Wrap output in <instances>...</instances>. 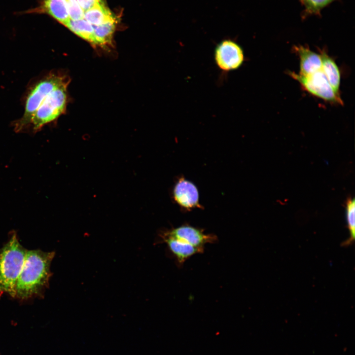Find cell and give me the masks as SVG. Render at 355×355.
Segmentation results:
<instances>
[{
  "mask_svg": "<svg viewBox=\"0 0 355 355\" xmlns=\"http://www.w3.org/2000/svg\"><path fill=\"white\" fill-rule=\"evenodd\" d=\"M55 254L54 251L27 250L16 284L15 298L25 301L43 296L51 277L50 266Z\"/></svg>",
  "mask_w": 355,
  "mask_h": 355,
  "instance_id": "1",
  "label": "cell"
},
{
  "mask_svg": "<svg viewBox=\"0 0 355 355\" xmlns=\"http://www.w3.org/2000/svg\"><path fill=\"white\" fill-rule=\"evenodd\" d=\"M17 234H11L0 249V296L7 294L14 298L17 279L22 269L27 252Z\"/></svg>",
  "mask_w": 355,
  "mask_h": 355,
  "instance_id": "2",
  "label": "cell"
},
{
  "mask_svg": "<svg viewBox=\"0 0 355 355\" xmlns=\"http://www.w3.org/2000/svg\"><path fill=\"white\" fill-rule=\"evenodd\" d=\"M68 84V81L61 84L45 97L33 114L29 128L36 132L63 112L67 103Z\"/></svg>",
  "mask_w": 355,
  "mask_h": 355,
  "instance_id": "3",
  "label": "cell"
},
{
  "mask_svg": "<svg viewBox=\"0 0 355 355\" xmlns=\"http://www.w3.org/2000/svg\"><path fill=\"white\" fill-rule=\"evenodd\" d=\"M66 81L65 76L51 73L37 83L28 96L23 116L15 123V131L21 132L29 128L33 114L43 100L55 88Z\"/></svg>",
  "mask_w": 355,
  "mask_h": 355,
  "instance_id": "4",
  "label": "cell"
},
{
  "mask_svg": "<svg viewBox=\"0 0 355 355\" xmlns=\"http://www.w3.org/2000/svg\"><path fill=\"white\" fill-rule=\"evenodd\" d=\"M288 73L312 95L328 102L343 105L339 94L333 89L321 70L308 75L291 71Z\"/></svg>",
  "mask_w": 355,
  "mask_h": 355,
  "instance_id": "5",
  "label": "cell"
},
{
  "mask_svg": "<svg viewBox=\"0 0 355 355\" xmlns=\"http://www.w3.org/2000/svg\"><path fill=\"white\" fill-rule=\"evenodd\" d=\"M214 60L217 67L222 72L235 71L244 63V51L241 46L232 39H224L215 48Z\"/></svg>",
  "mask_w": 355,
  "mask_h": 355,
  "instance_id": "6",
  "label": "cell"
},
{
  "mask_svg": "<svg viewBox=\"0 0 355 355\" xmlns=\"http://www.w3.org/2000/svg\"><path fill=\"white\" fill-rule=\"evenodd\" d=\"M161 234L172 237L186 242L194 247L204 248L208 243L216 241V237L212 234H206L200 229L188 225H183Z\"/></svg>",
  "mask_w": 355,
  "mask_h": 355,
  "instance_id": "7",
  "label": "cell"
},
{
  "mask_svg": "<svg viewBox=\"0 0 355 355\" xmlns=\"http://www.w3.org/2000/svg\"><path fill=\"white\" fill-rule=\"evenodd\" d=\"M174 197L178 204L187 209L197 207L199 204L197 189L191 182L179 180L174 189Z\"/></svg>",
  "mask_w": 355,
  "mask_h": 355,
  "instance_id": "8",
  "label": "cell"
},
{
  "mask_svg": "<svg viewBox=\"0 0 355 355\" xmlns=\"http://www.w3.org/2000/svg\"><path fill=\"white\" fill-rule=\"evenodd\" d=\"M160 238L162 242L167 244L179 264H183L191 256L203 251V248L194 247L172 237L161 234Z\"/></svg>",
  "mask_w": 355,
  "mask_h": 355,
  "instance_id": "9",
  "label": "cell"
},
{
  "mask_svg": "<svg viewBox=\"0 0 355 355\" xmlns=\"http://www.w3.org/2000/svg\"><path fill=\"white\" fill-rule=\"evenodd\" d=\"M294 49L300 58V74L308 75L321 69V59L320 54L301 45L296 46Z\"/></svg>",
  "mask_w": 355,
  "mask_h": 355,
  "instance_id": "10",
  "label": "cell"
},
{
  "mask_svg": "<svg viewBox=\"0 0 355 355\" xmlns=\"http://www.w3.org/2000/svg\"><path fill=\"white\" fill-rule=\"evenodd\" d=\"M320 55L322 63L321 70L335 91L339 94L341 75L338 67L334 60L324 51H321Z\"/></svg>",
  "mask_w": 355,
  "mask_h": 355,
  "instance_id": "11",
  "label": "cell"
},
{
  "mask_svg": "<svg viewBox=\"0 0 355 355\" xmlns=\"http://www.w3.org/2000/svg\"><path fill=\"white\" fill-rule=\"evenodd\" d=\"M110 11L103 2L98 3L84 13L83 19L95 28L105 22L114 18Z\"/></svg>",
  "mask_w": 355,
  "mask_h": 355,
  "instance_id": "12",
  "label": "cell"
},
{
  "mask_svg": "<svg viewBox=\"0 0 355 355\" xmlns=\"http://www.w3.org/2000/svg\"><path fill=\"white\" fill-rule=\"evenodd\" d=\"M43 7L49 15L64 25L70 20L67 0H44Z\"/></svg>",
  "mask_w": 355,
  "mask_h": 355,
  "instance_id": "13",
  "label": "cell"
},
{
  "mask_svg": "<svg viewBox=\"0 0 355 355\" xmlns=\"http://www.w3.org/2000/svg\"><path fill=\"white\" fill-rule=\"evenodd\" d=\"M65 26L76 35L93 44L94 28L84 19L70 20Z\"/></svg>",
  "mask_w": 355,
  "mask_h": 355,
  "instance_id": "14",
  "label": "cell"
},
{
  "mask_svg": "<svg viewBox=\"0 0 355 355\" xmlns=\"http://www.w3.org/2000/svg\"><path fill=\"white\" fill-rule=\"evenodd\" d=\"M336 0H300L304 8L302 17L305 19L309 16H320L321 10Z\"/></svg>",
  "mask_w": 355,
  "mask_h": 355,
  "instance_id": "15",
  "label": "cell"
},
{
  "mask_svg": "<svg viewBox=\"0 0 355 355\" xmlns=\"http://www.w3.org/2000/svg\"><path fill=\"white\" fill-rule=\"evenodd\" d=\"M346 218L350 238L344 243V245H350L355 237V201L354 198H350L346 204Z\"/></svg>",
  "mask_w": 355,
  "mask_h": 355,
  "instance_id": "16",
  "label": "cell"
},
{
  "mask_svg": "<svg viewBox=\"0 0 355 355\" xmlns=\"http://www.w3.org/2000/svg\"><path fill=\"white\" fill-rule=\"evenodd\" d=\"M81 8L85 11L96 4L102 2V0H76Z\"/></svg>",
  "mask_w": 355,
  "mask_h": 355,
  "instance_id": "17",
  "label": "cell"
}]
</instances>
